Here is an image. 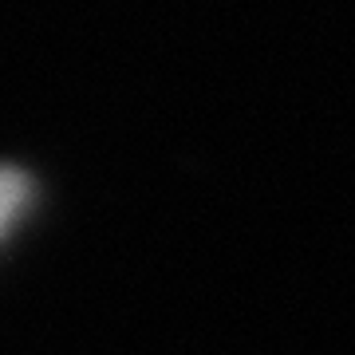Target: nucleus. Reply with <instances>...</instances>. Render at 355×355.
I'll list each match as a JSON object with an SVG mask.
<instances>
[{
	"instance_id": "f257e3e1",
	"label": "nucleus",
	"mask_w": 355,
	"mask_h": 355,
	"mask_svg": "<svg viewBox=\"0 0 355 355\" xmlns=\"http://www.w3.org/2000/svg\"><path fill=\"white\" fill-rule=\"evenodd\" d=\"M24 202H28V178L20 170L0 166V233L12 225V217L24 209Z\"/></svg>"
}]
</instances>
